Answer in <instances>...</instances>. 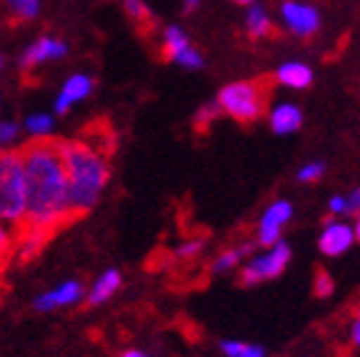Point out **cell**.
<instances>
[{"label": "cell", "mask_w": 360, "mask_h": 357, "mask_svg": "<svg viewBox=\"0 0 360 357\" xmlns=\"http://www.w3.org/2000/svg\"><path fill=\"white\" fill-rule=\"evenodd\" d=\"M25 170V220L20 228L53 235L73 218L60 140H33L20 150Z\"/></svg>", "instance_id": "cell-1"}, {"label": "cell", "mask_w": 360, "mask_h": 357, "mask_svg": "<svg viewBox=\"0 0 360 357\" xmlns=\"http://www.w3.org/2000/svg\"><path fill=\"white\" fill-rule=\"evenodd\" d=\"M60 155L65 165L70 212L73 218H78L101 202L108 180H110V162L101 143H93L88 138L63 140Z\"/></svg>", "instance_id": "cell-2"}, {"label": "cell", "mask_w": 360, "mask_h": 357, "mask_svg": "<svg viewBox=\"0 0 360 357\" xmlns=\"http://www.w3.org/2000/svg\"><path fill=\"white\" fill-rule=\"evenodd\" d=\"M25 220V170L20 150L0 152V223L18 228Z\"/></svg>", "instance_id": "cell-3"}, {"label": "cell", "mask_w": 360, "mask_h": 357, "mask_svg": "<svg viewBox=\"0 0 360 357\" xmlns=\"http://www.w3.org/2000/svg\"><path fill=\"white\" fill-rule=\"evenodd\" d=\"M268 103V90L258 80H238L225 85L218 93V108L225 115L236 117L240 123H253L263 115Z\"/></svg>", "instance_id": "cell-4"}, {"label": "cell", "mask_w": 360, "mask_h": 357, "mask_svg": "<svg viewBox=\"0 0 360 357\" xmlns=\"http://www.w3.org/2000/svg\"><path fill=\"white\" fill-rule=\"evenodd\" d=\"M288 263H290V247L278 240L276 245L268 247V252L253 257V260L243 268V283L255 285V283H263V280L278 278V275L288 268Z\"/></svg>", "instance_id": "cell-5"}, {"label": "cell", "mask_w": 360, "mask_h": 357, "mask_svg": "<svg viewBox=\"0 0 360 357\" xmlns=\"http://www.w3.org/2000/svg\"><path fill=\"white\" fill-rule=\"evenodd\" d=\"M163 53L165 58H170V60L178 63L186 70H200L205 65L202 56L193 48L191 38H188V33L180 25H168L163 30Z\"/></svg>", "instance_id": "cell-6"}, {"label": "cell", "mask_w": 360, "mask_h": 357, "mask_svg": "<svg viewBox=\"0 0 360 357\" xmlns=\"http://www.w3.org/2000/svg\"><path fill=\"white\" fill-rule=\"evenodd\" d=\"M281 18L283 25L298 38H310L321 28V13L300 0H285L281 6Z\"/></svg>", "instance_id": "cell-7"}, {"label": "cell", "mask_w": 360, "mask_h": 357, "mask_svg": "<svg viewBox=\"0 0 360 357\" xmlns=\"http://www.w3.org/2000/svg\"><path fill=\"white\" fill-rule=\"evenodd\" d=\"M70 53L68 43L56 35H40L28 45V51L20 56V70H33V67L48 65V63L63 60Z\"/></svg>", "instance_id": "cell-8"}, {"label": "cell", "mask_w": 360, "mask_h": 357, "mask_svg": "<svg viewBox=\"0 0 360 357\" xmlns=\"http://www.w3.org/2000/svg\"><path fill=\"white\" fill-rule=\"evenodd\" d=\"M83 297H85V287L80 280H63L60 285H56L51 290L40 292L33 300V307L38 313H56V310H63V307L78 305Z\"/></svg>", "instance_id": "cell-9"}, {"label": "cell", "mask_w": 360, "mask_h": 357, "mask_svg": "<svg viewBox=\"0 0 360 357\" xmlns=\"http://www.w3.org/2000/svg\"><path fill=\"white\" fill-rule=\"evenodd\" d=\"M93 88H96V80L90 78L88 73H73L68 75L65 83L58 90L56 100H53V112L56 115H65V112L73 110V105L88 100L93 95Z\"/></svg>", "instance_id": "cell-10"}, {"label": "cell", "mask_w": 360, "mask_h": 357, "mask_svg": "<svg viewBox=\"0 0 360 357\" xmlns=\"http://www.w3.org/2000/svg\"><path fill=\"white\" fill-rule=\"evenodd\" d=\"M292 218V205L288 200H276L268 210L263 212L258 225V242L265 247L276 245L281 240V233L285 228V223H290Z\"/></svg>", "instance_id": "cell-11"}, {"label": "cell", "mask_w": 360, "mask_h": 357, "mask_svg": "<svg viewBox=\"0 0 360 357\" xmlns=\"http://www.w3.org/2000/svg\"><path fill=\"white\" fill-rule=\"evenodd\" d=\"M355 242L353 228L348 223H330L326 225V230L321 233V240H318V247H321L323 255L338 257L348 252Z\"/></svg>", "instance_id": "cell-12"}, {"label": "cell", "mask_w": 360, "mask_h": 357, "mask_svg": "<svg viewBox=\"0 0 360 357\" xmlns=\"http://www.w3.org/2000/svg\"><path fill=\"white\" fill-rule=\"evenodd\" d=\"M120 287H123V273L115 268H108L90 283V287L85 290V300H88L90 307H101L103 302L110 300Z\"/></svg>", "instance_id": "cell-13"}, {"label": "cell", "mask_w": 360, "mask_h": 357, "mask_svg": "<svg viewBox=\"0 0 360 357\" xmlns=\"http://www.w3.org/2000/svg\"><path fill=\"white\" fill-rule=\"evenodd\" d=\"M276 80L290 90H305L313 83V70L305 63L290 60V63H283L276 70Z\"/></svg>", "instance_id": "cell-14"}, {"label": "cell", "mask_w": 360, "mask_h": 357, "mask_svg": "<svg viewBox=\"0 0 360 357\" xmlns=\"http://www.w3.org/2000/svg\"><path fill=\"white\" fill-rule=\"evenodd\" d=\"M303 125V112H300L298 105L292 103H281L270 110V128L276 130L278 135H288L295 133V130Z\"/></svg>", "instance_id": "cell-15"}, {"label": "cell", "mask_w": 360, "mask_h": 357, "mask_svg": "<svg viewBox=\"0 0 360 357\" xmlns=\"http://www.w3.org/2000/svg\"><path fill=\"white\" fill-rule=\"evenodd\" d=\"M51 235L40 233V230H33V228H22L20 230V238H18V257H20L22 263H28L33 260L35 255H40V250L45 247Z\"/></svg>", "instance_id": "cell-16"}, {"label": "cell", "mask_w": 360, "mask_h": 357, "mask_svg": "<svg viewBox=\"0 0 360 357\" xmlns=\"http://www.w3.org/2000/svg\"><path fill=\"white\" fill-rule=\"evenodd\" d=\"M245 30L250 38H265L273 33V20L263 6H250L245 15Z\"/></svg>", "instance_id": "cell-17"}, {"label": "cell", "mask_w": 360, "mask_h": 357, "mask_svg": "<svg viewBox=\"0 0 360 357\" xmlns=\"http://www.w3.org/2000/svg\"><path fill=\"white\" fill-rule=\"evenodd\" d=\"M53 128H56V120H53L51 112H30V115L22 120V130L30 135V140L51 138Z\"/></svg>", "instance_id": "cell-18"}, {"label": "cell", "mask_w": 360, "mask_h": 357, "mask_svg": "<svg viewBox=\"0 0 360 357\" xmlns=\"http://www.w3.org/2000/svg\"><path fill=\"white\" fill-rule=\"evenodd\" d=\"M0 6L15 22H30L40 15V0H0Z\"/></svg>", "instance_id": "cell-19"}, {"label": "cell", "mask_w": 360, "mask_h": 357, "mask_svg": "<svg viewBox=\"0 0 360 357\" xmlns=\"http://www.w3.org/2000/svg\"><path fill=\"white\" fill-rule=\"evenodd\" d=\"M250 247L253 245H238V247H231V250H223L218 257L213 260V265H210V270H213L215 275L220 273H228V270H233L238 263H240L243 257L250 252Z\"/></svg>", "instance_id": "cell-20"}, {"label": "cell", "mask_w": 360, "mask_h": 357, "mask_svg": "<svg viewBox=\"0 0 360 357\" xmlns=\"http://www.w3.org/2000/svg\"><path fill=\"white\" fill-rule=\"evenodd\" d=\"M120 3H123L125 15H128L138 28H150L153 13H150V8H148L146 0H120Z\"/></svg>", "instance_id": "cell-21"}, {"label": "cell", "mask_w": 360, "mask_h": 357, "mask_svg": "<svg viewBox=\"0 0 360 357\" xmlns=\"http://www.w3.org/2000/svg\"><path fill=\"white\" fill-rule=\"evenodd\" d=\"M220 350H223L225 357H265V350L260 345H250V342L240 340L220 342Z\"/></svg>", "instance_id": "cell-22"}, {"label": "cell", "mask_w": 360, "mask_h": 357, "mask_svg": "<svg viewBox=\"0 0 360 357\" xmlns=\"http://www.w3.org/2000/svg\"><path fill=\"white\" fill-rule=\"evenodd\" d=\"M20 133H22L20 123H15V120H3V123H0V152L13 150V145L20 140Z\"/></svg>", "instance_id": "cell-23"}, {"label": "cell", "mask_w": 360, "mask_h": 357, "mask_svg": "<svg viewBox=\"0 0 360 357\" xmlns=\"http://www.w3.org/2000/svg\"><path fill=\"white\" fill-rule=\"evenodd\" d=\"M202 247H205V242H202V238H193V240H186L183 245L175 250V255L180 257V260H195L198 255L202 252Z\"/></svg>", "instance_id": "cell-24"}, {"label": "cell", "mask_w": 360, "mask_h": 357, "mask_svg": "<svg viewBox=\"0 0 360 357\" xmlns=\"http://www.w3.org/2000/svg\"><path fill=\"white\" fill-rule=\"evenodd\" d=\"M218 115H220L218 103H213V105H202L200 110H198V115H195V128L205 130L210 123H215V120H218Z\"/></svg>", "instance_id": "cell-25"}, {"label": "cell", "mask_w": 360, "mask_h": 357, "mask_svg": "<svg viewBox=\"0 0 360 357\" xmlns=\"http://www.w3.org/2000/svg\"><path fill=\"white\" fill-rule=\"evenodd\" d=\"M323 173H326V162L313 160V162H308V165H303V168H300L298 180H303V183H315V180L321 178Z\"/></svg>", "instance_id": "cell-26"}, {"label": "cell", "mask_w": 360, "mask_h": 357, "mask_svg": "<svg viewBox=\"0 0 360 357\" xmlns=\"http://www.w3.org/2000/svg\"><path fill=\"white\" fill-rule=\"evenodd\" d=\"M333 292V278L328 273H318L315 275V295L328 297Z\"/></svg>", "instance_id": "cell-27"}, {"label": "cell", "mask_w": 360, "mask_h": 357, "mask_svg": "<svg viewBox=\"0 0 360 357\" xmlns=\"http://www.w3.org/2000/svg\"><path fill=\"white\" fill-rule=\"evenodd\" d=\"M11 247H13V233H11V228H8V225L0 223V263L8 257Z\"/></svg>", "instance_id": "cell-28"}, {"label": "cell", "mask_w": 360, "mask_h": 357, "mask_svg": "<svg viewBox=\"0 0 360 357\" xmlns=\"http://www.w3.org/2000/svg\"><path fill=\"white\" fill-rule=\"evenodd\" d=\"M330 212L333 215H345V212H348V197H343V195L330 197Z\"/></svg>", "instance_id": "cell-29"}, {"label": "cell", "mask_w": 360, "mask_h": 357, "mask_svg": "<svg viewBox=\"0 0 360 357\" xmlns=\"http://www.w3.org/2000/svg\"><path fill=\"white\" fill-rule=\"evenodd\" d=\"M348 212L353 215H360V188H355L348 195Z\"/></svg>", "instance_id": "cell-30"}, {"label": "cell", "mask_w": 360, "mask_h": 357, "mask_svg": "<svg viewBox=\"0 0 360 357\" xmlns=\"http://www.w3.org/2000/svg\"><path fill=\"white\" fill-rule=\"evenodd\" d=\"M350 337H353V342L360 347V320H355L353 327H350Z\"/></svg>", "instance_id": "cell-31"}, {"label": "cell", "mask_w": 360, "mask_h": 357, "mask_svg": "<svg viewBox=\"0 0 360 357\" xmlns=\"http://www.w3.org/2000/svg\"><path fill=\"white\" fill-rule=\"evenodd\" d=\"M120 357H150L146 350H135V347H130V350L120 352Z\"/></svg>", "instance_id": "cell-32"}, {"label": "cell", "mask_w": 360, "mask_h": 357, "mask_svg": "<svg viewBox=\"0 0 360 357\" xmlns=\"http://www.w3.org/2000/svg\"><path fill=\"white\" fill-rule=\"evenodd\" d=\"M353 235H355V240H360V215H358V220H355V228H353Z\"/></svg>", "instance_id": "cell-33"}, {"label": "cell", "mask_w": 360, "mask_h": 357, "mask_svg": "<svg viewBox=\"0 0 360 357\" xmlns=\"http://www.w3.org/2000/svg\"><path fill=\"white\" fill-rule=\"evenodd\" d=\"M198 3H200V0H186V8H188V11H193V8H195Z\"/></svg>", "instance_id": "cell-34"}, {"label": "cell", "mask_w": 360, "mask_h": 357, "mask_svg": "<svg viewBox=\"0 0 360 357\" xmlns=\"http://www.w3.org/2000/svg\"><path fill=\"white\" fill-rule=\"evenodd\" d=\"M236 3H240V6H248V3H255V0H236Z\"/></svg>", "instance_id": "cell-35"}, {"label": "cell", "mask_w": 360, "mask_h": 357, "mask_svg": "<svg viewBox=\"0 0 360 357\" xmlns=\"http://www.w3.org/2000/svg\"><path fill=\"white\" fill-rule=\"evenodd\" d=\"M3 65H6V58H3V53H0V70H3Z\"/></svg>", "instance_id": "cell-36"}, {"label": "cell", "mask_w": 360, "mask_h": 357, "mask_svg": "<svg viewBox=\"0 0 360 357\" xmlns=\"http://www.w3.org/2000/svg\"><path fill=\"white\" fill-rule=\"evenodd\" d=\"M358 320H360V310H358Z\"/></svg>", "instance_id": "cell-37"}]
</instances>
